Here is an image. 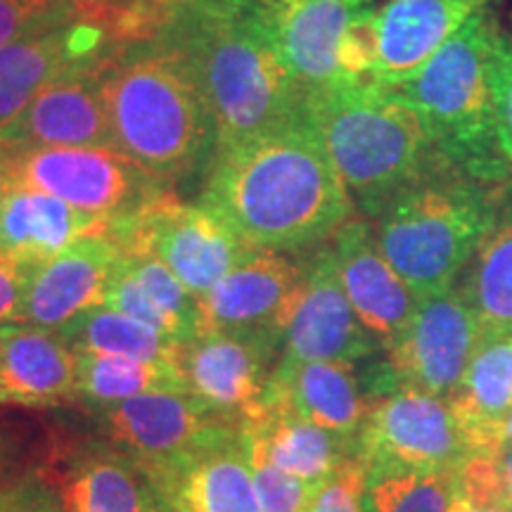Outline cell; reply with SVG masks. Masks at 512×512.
<instances>
[{
  "instance_id": "cell-1",
  "label": "cell",
  "mask_w": 512,
  "mask_h": 512,
  "mask_svg": "<svg viewBox=\"0 0 512 512\" xmlns=\"http://www.w3.org/2000/svg\"><path fill=\"white\" fill-rule=\"evenodd\" d=\"M200 202L247 245L283 254L328 245L358 214L309 107L216 152Z\"/></svg>"
},
{
  "instance_id": "cell-2",
  "label": "cell",
  "mask_w": 512,
  "mask_h": 512,
  "mask_svg": "<svg viewBox=\"0 0 512 512\" xmlns=\"http://www.w3.org/2000/svg\"><path fill=\"white\" fill-rule=\"evenodd\" d=\"M112 147L174 188L211 164L216 128L190 57L166 34L133 43L102 67Z\"/></svg>"
},
{
  "instance_id": "cell-3",
  "label": "cell",
  "mask_w": 512,
  "mask_h": 512,
  "mask_svg": "<svg viewBox=\"0 0 512 512\" xmlns=\"http://www.w3.org/2000/svg\"><path fill=\"white\" fill-rule=\"evenodd\" d=\"M358 216L375 221L389 202L446 159L408 100L370 79L339 81L306 98Z\"/></svg>"
},
{
  "instance_id": "cell-4",
  "label": "cell",
  "mask_w": 512,
  "mask_h": 512,
  "mask_svg": "<svg viewBox=\"0 0 512 512\" xmlns=\"http://www.w3.org/2000/svg\"><path fill=\"white\" fill-rule=\"evenodd\" d=\"M164 34L183 48L200 76L214 117L216 152L304 112L306 95L280 62L252 3L238 10L178 12Z\"/></svg>"
},
{
  "instance_id": "cell-5",
  "label": "cell",
  "mask_w": 512,
  "mask_h": 512,
  "mask_svg": "<svg viewBox=\"0 0 512 512\" xmlns=\"http://www.w3.org/2000/svg\"><path fill=\"white\" fill-rule=\"evenodd\" d=\"M508 185L479 181L444 162L370 221L382 254L415 297L458 283L494 226Z\"/></svg>"
},
{
  "instance_id": "cell-6",
  "label": "cell",
  "mask_w": 512,
  "mask_h": 512,
  "mask_svg": "<svg viewBox=\"0 0 512 512\" xmlns=\"http://www.w3.org/2000/svg\"><path fill=\"white\" fill-rule=\"evenodd\" d=\"M501 22L482 12L406 81L389 86L425 121L448 164L479 181L508 183L512 166L498 143L489 53Z\"/></svg>"
},
{
  "instance_id": "cell-7",
  "label": "cell",
  "mask_w": 512,
  "mask_h": 512,
  "mask_svg": "<svg viewBox=\"0 0 512 512\" xmlns=\"http://www.w3.org/2000/svg\"><path fill=\"white\" fill-rule=\"evenodd\" d=\"M0 157L10 183L48 192L110 223L138 214L174 190L114 147L0 150Z\"/></svg>"
},
{
  "instance_id": "cell-8",
  "label": "cell",
  "mask_w": 512,
  "mask_h": 512,
  "mask_svg": "<svg viewBox=\"0 0 512 512\" xmlns=\"http://www.w3.org/2000/svg\"><path fill=\"white\" fill-rule=\"evenodd\" d=\"M107 233L124 252H145L162 261L197 299L254 252L216 211L202 202L178 200L174 190L138 214L110 223Z\"/></svg>"
},
{
  "instance_id": "cell-9",
  "label": "cell",
  "mask_w": 512,
  "mask_h": 512,
  "mask_svg": "<svg viewBox=\"0 0 512 512\" xmlns=\"http://www.w3.org/2000/svg\"><path fill=\"white\" fill-rule=\"evenodd\" d=\"M356 444L366 465L418 470H456L475 453L451 399L413 387L375 396Z\"/></svg>"
},
{
  "instance_id": "cell-10",
  "label": "cell",
  "mask_w": 512,
  "mask_h": 512,
  "mask_svg": "<svg viewBox=\"0 0 512 512\" xmlns=\"http://www.w3.org/2000/svg\"><path fill=\"white\" fill-rule=\"evenodd\" d=\"M482 335L460 283L418 299L408 325L387 347L396 387L453 399Z\"/></svg>"
},
{
  "instance_id": "cell-11",
  "label": "cell",
  "mask_w": 512,
  "mask_h": 512,
  "mask_svg": "<svg viewBox=\"0 0 512 512\" xmlns=\"http://www.w3.org/2000/svg\"><path fill=\"white\" fill-rule=\"evenodd\" d=\"M128 43L105 19L81 12L57 27L36 31L0 48V128L27 110L50 81L110 60Z\"/></svg>"
},
{
  "instance_id": "cell-12",
  "label": "cell",
  "mask_w": 512,
  "mask_h": 512,
  "mask_svg": "<svg viewBox=\"0 0 512 512\" xmlns=\"http://www.w3.org/2000/svg\"><path fill=\"white\" fill-rule=\"evenodd\" d=\"M256 19L306 98L344 81V36L375 0H252Z\"/></svg>"
},
{
  "instance_id": "cell-13",
  "label": "cell",
  "mask_w": 512,
  "mask_h": 512,
  "mask_svg": "<svg viewBox=\"0 0 512 512\" xmlns=\"http://www.w3.org/2000/svg\"><path fill=\"white\" fill-rule=\"evenodd\" d=\"M304 256L254 249L200 299V332L259 335L283 347L304 283Z\"/></svg>"
},
{
  "instance_id": "cell-14",
  "label": "cell",
  "mask_w": 512,
  "mask_h": 512,
  "mask_svg": "<svg viewBox=\"0 0 512 512\" xmlns=\"http://www.w3.org/2000/svg\"><path fill=\"white\" fill-rule=\"evenodd\" d=\"M280 347L242 332L207 330L183 344L178 356L185 392L223 418L245 422L261 411Z\"/></svg>"
},
{
  "instance_id": "cell-15",
  "label": "cell",
  "mask_w": 512,
  "mask_h": 512,
  "mask_svg": "<svg viewBox=\"0 0 512 512\" xmlns=\"http://www.w3.org/2000/svg\"><path fill=\"white\" fill-rule=\"evenodd\" d=\"M145 472L166 512H261L242 422Z\"/></svg>"
},
{
  "instance_id": "cell-16",
  "label": "cell",
  "mask_w": 512,
  "mask_h": 512,
  "mask_svg": "<svg viewBox=\"0 0 512 512\" xmlns=\"http://www.w3.org/2000/svg\"><path fill=\"white\" fill-rule=\"evenodd\" d=\"M304 264V283L287 320L278 361L356 363L375 354L380 344L363 328L349 304L337 278L330 245L306 252Z\"/></svg>"
},
{
  "instance_id": "cell-17",
  "label": "cell",
  "mask_w": 512,
  "mask_h": 512,
  "mask_svg": "<svg viewBox=\"0 0 512 512\" xmlns=\"http://www.w3.org/2000/svg\"><path fill=\"white\" fill-rule=\"evenodd\" d=\"M95 418L107 444L136 458L145 470L183 456L223 427L240 425L188 392L143 394L95 411Z\"/></svg>"
},
{
  "instance_id": "cell-18",
  "label": "cell",
  "mask_w": 512,
  "mask_h": 512,
  "mask_svg": "<svg viewBox=\"0 0 512 512\" xmlns=\"http://www.w3.org/2000/svg\"><path fill=\"white\" fill-rule=\"evenodd\" d=\"M107 62V60H105ZM76 69L50 81L27 110L0 128V150L36 147H112L110 119L102 95V67Z\"/></svg>"
},
{
  "instance_id": "cell-19",
  "label": "cell",
  "mask_w": 512,
  "mask_h": 512,
  "mask_svg": "<svg viewBox=\"0 0 512 512\" xmlns=\"http://www.w3.org/2000/svg\"><path fill=\"white\" fill-rule=\"evenodd\" d=\"M342 290L358 320L387 349L411 320L418 297L377 245L373 223L363 216L344 223L330 242Z\"/></svg>"
},
{
  "instance_id": "cell-20",
  "label": "cell",
  "mask_w": 512,
  "mask_h": 512,
  "mask_svg": "<svg viewBox=\"0 0 512 512\" xmlns=\"http://www.w3.org/2000/svg\"><path fill=\"white\" fill-rule=\"evenodd\" d=\"M124 249L107 230L76 240L34 268L19 323L62 330L81 313L102 306Z\"/></svg>"
},
{
  "instance_id": "cell-21",
  "label": "cell",
  "mask_w": 512,
  "mask_h": 512,
  "mask_svg": "<svg viewBox=\"0 0 512 512\" xmlns=\"http://www.w3.org/2000/svg\"><path fill=\"white\" fill-rule=\"evenodd\" d=\"M496 0H384L373 12L377 62L370 81H406Z\"/></svg>"
},
{
  "instance_id": "cell-22",
  "label": "cell",
  "mask_w": 512,
  "mask_h": 512,
  "mask_svg": "<svg viewBox=\"0 0 512 512\" xmlns=\"http://www.w3.org/2000/svg\"><path fill=\"white\" fill-rule=\"evenodd\" d=\"M76 399V354L60 332L29 323L0 328V403L50 408Z\"/></svg>"
},
{
  "instance_id": "cell-23",
  "label": "cell",
  "mask_w": 512,
  "mask_h": 512,
  "mask_svg": "<svg viewBox=\"0 0 512 512\" xmlns=\"http://www.w3.org/2000/svg\"><path fill=\"white\" fill-rule=\"evenodd\" d=\"M264 403H280L325 430L358 439L370 401L361 392L354 363L306 361L275 363Z\"/></svg>"
},
{
  "instance_id": "cell-24",
  "label": "cell",
  "mask_w": 512,
  "mask_h": 512,
  "mask_svg": "<svg viewBox=\"0 0 512 512\" xmlns=\"http://www.w3.org/2000/svg\"><path fill=\"white\" fill-rule=\"evenodd\" d=\"M242 430L247 444L268 463L316 489L358 453L356 439L325 430L280 403H261V411L242 422Z\"/></svg>"
},
{
  "instance_id": "cell-25",
  "label": "cell",
  "mask_w": 512,
  "mask_h": 512,
  "mask_svg": "<svg viewBox=\"0 0 512 512\" xmlns=\"http://www.w3.org/2000/svg\"><path fill=\"white\" fill-rule=\"evenodd\" d=\"M110 221L67 204L60 197L10 183L0 197V254L43 264Z\"/></svg>"
},
{
  "instance_id": "cell-26",
  "label": "cell",
  "mask_w": 512,
  "mask_h": 512,
  "mask_svg": "<svg viewBox=\"0 0 512 512\" xmlns=\"http://www.w3.org/2000/svg\"><path fill=\"white\" fill-rule=\"evenodd\" d=\"M102 306L183 344L200 335V299L152 254L124 252Z\"/></svg>"
},
{
  "instance_id": "cell-27",
  "label": "cell",
  "mask_w": 512,
  "mask_h": 512,
  "mask_svg": "<svg viewBox=\"0 0 512 512\" xmlns=\"http://www.w3.org/2000/svg\"><path fill=\"white\" fill-rule=\"evenodd\" d=\"M451 403L475 453L503 451V425L512 413V330L484 332Z\"/></svg>"
},
{
  "instance_id": "cell-28",
  "label": "cell",
  "mask_w": 512,
  "mask_h": 512,
  "mask_svg": "<svg viewBox=\"0 0 512 512\" xmlns=\"http://www.w3.org/2000/svg\"><path fill=\"white\" fill-rule=\"evenodd\" d=\"M62 489L72 512H166L145 467L107 441L74 453Z\"/></svg>"
},
{
  "instance_id": "cell-29",
  "label": "cell",
  "mask_w": 512,
  "mask_h": 512,
  "mask_svg": "<svg viewBox=\"0 0 512 512\" xmlns=\"http://www.w3.org/2000/svg\"><path fill=\"white\" fill-rule=\"evenodd\" d=\"M458 283L484 332L512 330V181L494 226L489 228Z\"/></svg>"
},
{
  "instance_id": "cell-30",
  "label": "cell",
  "mask_w": 512,
  "mask_h": 512,
  "mask_svg": "<svg viewBox=\"0 0 512 512\" xmlns=\"http://www.w3.org/2000/svg\"><path fill=\"white\" fill-rule=\"evenodd\" d=\"M57 332L76 354L124 356L136 358V361L176 363L178 366V356L183 349V342L178 339L164 335L136 318H128L110 306H95Z\"/></svg>"
},
{
  "instance_id": "cell-31",
  "label": "cell",
  "mask_w": 512,
  "mask_h": 512,
  "mask_svg": "<svg viewBox=\"0 0 512 512\" xmlns=\"http://www.w3.org/2000/svg\"><path fill=\"white\" fill-rule=\"evenodd\" d=\"M76 389H79V399L88 408L102 411V408H112L143 394L185 392V382L176 363L76 354Z\"/></svg>"
},
{
  "instance_id": "cell-32",
  "label": "cell",
  "mask_w": 512,
  "mask_h": 512,
  "mask_svg": "<svg viewBox=\"0 0 512 512\" xmlns=\"http://www.w3.org/2000/svg\"><path fill=\"white\" fill-rule=\"evenodd\" d=\"M456 470L366 465L363 512H448Z\"/></svg>"
},
{
  "instance_id": "cell-33",
  "label": "cell",
  "mask_w": 512,
  "mask_h": 512,
  "mask_svg": "<svg viewBox=\"0 0 512 512\" xmlns=\"http://www.w3.org/2000/svg\"><path fill=\"white\" fill-rule=\"evenodd\" d=\"M448 512H512L501 453H472L456 467Z\"/></svg>"
},
{
  "instance_id": "cell-34",
  "label": "cell",
  "mask_w": 512,
  "mask_h": 512,
  "mask_svg": "<svg viewBox=\"0 0 512 512\" xmlns=\"http://www.w3.org/2000/svg\"><path fill=\"white\" fill-rule=\"evenodd\" d=\"M64 3L114 24L128 43L157 38L176 17L169 0H64Z\"/></svg>"
},
{
  "instance_id": "cell-35",
  "label": "cell",
  "mask_w": 512,
  "mask_h": 512,
  "mask_svg": "<svg viewBox=\"0 0 512 512\" xmlns=\"http://www.w3.org/2000/svg\"><path fill=\"white\" fill-rule=\"evenodd\" d=\"M249 446V444H247ZM249 463H252V479L261 512H309L316 486L304 479L287 475L249 446Z\"/></svg>"
},
{
  "instance_id": "cell-36",
  "label": "cell",
  "mask_w": 512,
  "mask_h": 512,
  "mask_svg": "<svg viewBox=\"0 0 512 512\" xmlns=\"http://www.w3.org/2000/svg\"><path fill=\"white\" fill-rule=\"evenodd\" d=\"M76 15L81 10L64 0H0V48Z\"/></svg>"
},
{
  "instance_id": "cell-37",
  "label": "cell",
  "mask_w": 512,
  "mask_h": 512,
  "mask_svg": "<svg viewBox=\"0 0 512 512\" xmlns=\"http://www.w3.org/2000/svg\"><path fill=\"white\" fill-rule=\"evenodd\" d=\"M491 93L496 107L498 143L503 157L512 166V31L498 27L489 53Z\"/></svg>"
},
{
  "instance_id": "cell-38",
  "label": "cell",
  "mask_w": 512,
  "mask_h": 512,
  "mask_svg": "<svg viewBox=\"0 0 512 512\" xmlns=\"http://www.w3.org/2000/svg\"><path fill=\"white\" fill-rule=\"evenodd\" d=\"M0 512H72V508L60 484L31 472L0 486Z\"/></svg>"
},
{
  "instance_id": "cell-39",
  "label": "cell",
  "mask_w": 512,
  "mask_h": 512,
  "mask_svg": "<svg viewBox=\"0 0 512 512\" xmlns=\"http://www.w3.org/2000/svg\"><path fill=\"white\" fill-rule=\"evenodd\" d=\"M363 486H366V463L356 453L328 482L318 486L309 512H363Z\"/></svg>"
},
{
  "instance_id": "cell-40",
  "label": "cell",
  "mask_w": 512,
  "mask_h": 512,
  "mask_svg": "<svg viewBox=\"0 0 512 512\" xmlns=\"http://www.w3.org/2000/svg\"><path fill=\"white\" fill-rule=\"evenodd\" d=\"M38 264L0 254V328L19 323L24 297H27L29 278Z\"/></svg>"
},
{
  "instance_id": "cell-41",
  "label": "cell",
  "mask_w": 512,
  "mask_h": 512,
  "mask_svg": "<svg viewBox=\"0 0 512 512\" xmlns=\"http://www.w3.org/2000/svg\"><path fill=\"white\" fill-rule=\"evenodd\" d=\"M178 12H195V10H238L252 3V0H169Z\"/></svg>"
},
{
  "instance_id": "cell-42",
  "label": "cell",
  "mask_w": 512,
  "mask_h": 512,
  "mask_svg": "<svg viewBox=\"0 0 512 512\" xmlns=\"http://www.w3.org/2000/svg\"><path fill=\"white\" fill-rule=\"evenodd\" d=\"M501 465H503L505 484H508V494H510V501H512V448H503V451H501Z\"/></svg>"
},
{
  "instance_id": "cell-43",
  "label": "cell",
  "mask_w": 512,
  "mask_h": 512,
  "mask_svg": "<svg viewBox=\"0 0 512 512\" xmlns=\"http://www.w3.org/2000/svg\"><path fill=\"white\" fill-rule=\"evenodd\" d=\"M501 441H503V448H512V413L508 415V420H505V425H503Z\"/></svg>"
},
{
  "instance_id": "cell-44",
  "label": "cell",
  "mask_w": 512,
  "mask_h": 512,
  "mask_svg": "<svg viewBox=\"0 0 512 512\" xmlns=\"http://www.w3.org/2000/svg\"><path fill=\"white\" fill-rule=\"evenodd\" d=\"M10 185V178L5 174V164H3V157H0V197H3V192L8 190Z\"/></svg>"
},
{
  "instance_id": "cell-45",
  "label": "cell",
  "mask_w": 512,
  "mask_h": 512,
  "mask_svg": "<svg viewBox=\"0 0 512 512\" xmlns=\"http://www.w3.org/2000/svg\"><path fill=\"white\" fill-rule=\"evenodd\" d=\"M510 31H512V27H510Z\"/></svg>"
}]
</instances>
